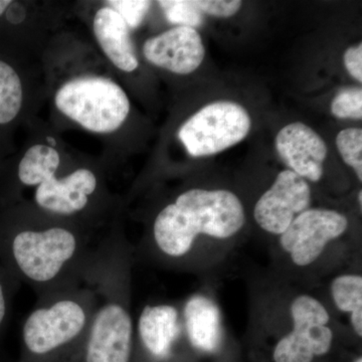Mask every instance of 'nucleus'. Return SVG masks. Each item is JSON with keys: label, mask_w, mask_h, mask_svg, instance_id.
<instances>
[{"label": "nucleus", "mask_w": 362, "mask_h": 362, "mask_svg": "<svg viewBox=\"0 0 362 362\" xmlns=\"http://www.w3.org/2000/svg\"><path fill=\"white\" fill-rule=\"evenodd\" d=\"M263 303L254 327L270 340L272 361L314 362L329 354L337 337L335 322L320 299L290 289L275 292Z\"/></svg>", "instance_id": "nucleus-2"}, {"label": "nucleus", "mask_w": 362, "mask_h": 362, "mask_svg": "<svg viewBox=\"0 0 362 362\" xmlns=\"http://www.w3.org/2000/svg\"><path fill=\"white\" fill-rule=\"evenodd\" d=\"M59 113L85 130L109 134L122 127L131 110L129 98L120 85L100 76H78L57 90Z\"/></svg>", "instance_id": "nucleus-4"}, {"label": "nucleus", "mask_w": 362, "mask_h": 362, "mask_svg": "<svg viewBox=\"0 0 362 362\" xmlns=\"http://www.w3.org/2000/svg\"><path fill=\"white\" fill-rule=\"evenodd\" d=\"M106 4L120 14L130 30H136L141 25L152 2L146 0H113L107 1Z\"/></svg>", "instance_id": "nucleus-21"}, {"label": "nucleus", "mask_w": 362, "mask_h": 362, "mask_svg": "<svg viewBox=\"0 0 362 362\" xmlns=\"http://www.w3.org/2000/svg\"><path fill=\"white\" fill-rule=\"evenodd\" d=\"M96 309L83 294L59 295L37 307L23 322L21 338L25 351L44 356L87 335Z\"/></svg>", "instance_id": "nucleus-6"}, {"label": "nucleus", "mask_w": 362, "mask_h": 362, "mask_svg": "<svg viewBox=\"0 0 362 362\" xmlns=\"http://www.w3.org/2000/svg\"><path fill=\"white\" fill-rule=\"evenodd\" d=\"M338 151L343 160L356 171L357 178L362 181V130L347 128L340 131L337 137Z\"/></svg>", "instance_id": "nucleus-19"}, {"label": "nucleus", "mask_w": 362, "mask_h": 362, "mask_svg": "<svg viewBox=\"0 0 362 362\" xmlns=\"http://www.w3.org/2000/svg\"><path fill=\"white\" fill-rule=\"evenodd\" d=\"M312 189L290 169L281 171L254 207V218L264 232L280 237L299 214L310 209Z\"/></svg>", "instance_id": "nucleus-9"}, {"label": "nucleus", "mask_w": 362, "mask_h": 362, "mask_svg": "<svg viewBox=\"0 0 362 362\" xmlns=\"http://www.w3.org/2000/svg\"><path fill=\"white\" fill-rule=\"evenodd\" d=\"M276 149L290 170L305 180L318 182L322 178L327 146L306 124L291 123L283 127L276 137Z\"/></svg>", "instance_id": "nucleus-11"}, {"label": "nucleus", "mask_w": 362, "mask_h": 362, "mask_svg": "<svg viewBox=\"0 0 362 362\" xmlns=\"http://www.w3.org/2000/svg\"><path fill=\"white\" fill-rule=\"evenodd\" d=\"M11 284L13 278L0 265V333L6 328L11 312Z\"/></svg>", "instance_id": "nucleus-23"}, {"label": "nucleus", "mask_w": 362, "mask_h": 362, "mask_svg": "<svg viewBox=\"0 0 362 362\" xmlns=\"http://www.w3.org/2000/svg\"><path fill=\"white\" fill-rule=\"evenodd\" d=\"M181 312L183 333L190 349L201 356H214L221 351L226 333L218 303L206 293L187 298Z\"/></svg>", "instance_id": "nucleus-13"}, {"label": "nucleus", "mask_w": 362, "mask_h": 362, "mask_svg": "<svg viewBox=\"0 0 362 362\" xmlns=\"http://www.w3.org/2000/svg\"><path fill=\"white\" fill-rule=\"evenodd\" d=\"M251 127V117L244 107L230 101L214 102L182 124L178 138L189 156H211L243 141Z\"/></svg>", "instance_id": "nucleus-7"}, {"label": "nucleus", "mask_w": 362, "mask_h": 362, "mask_svg": "<svg viewBox=\"0 0 362 362\" xmlns=\"http://www.w3.org/2000/svg\"><path fill=\"white\" fill-rule=\"evenodd\" d=\"M134 324L127 299L118 293L95 310L86 335L85 362H130Z\"/></svg>", "instance_id": "nucleus-8"}, {"label": "nucleus", "mask_w": 362, "mask_h": 362, "mask_svg": "<svg viewBox=\"0 0 362 362\" xmlns=\"http://www.w3.org/2000/svg\"><path fill=\"white\" fill-rule=\"evenodd\" d=\"M331 112L337 118L361 120V88H347L340 90L331 103Z\"/></svg>", "instance_id": "nucleus-20"}, {"label": "nucleus", "mask_w": 362, "mask_h": 362, "mask_svg": "<svg viewBox=\"0 0 362 362\" xmlns=\"http://www.w3.org/2000/svg\"><path fill=\"white\" fill-rule=\"evenodd\" d=\"M137 335L152 358L168 361L185 339L180 309L173 304L146 305L138 318Z\"/></svg>", "instance_id": "nucleus-14"}, {"label": "nucleus", "mask_w": 362, "mask_h": 362, "mask_svg": "<svg viewBox=\"0 0 362 362\" xmlns=\"http://www.w3.org/2000/svg\"><path fill=\"white\" fill-rule=\"evenodd\" d=\"M84 249L78 233L69 226H26L11 206L0 213V265L13 279L51 287L78 263Z\"/></svg>", "instance_id": "nucleus-3"}, {"label": "nucleus", "mask_w": 362, "mask_h": 362, "mask_svg": "<svg viewBox=\"0 0 362 362\" xmlns=\"http://www.w3.org/2000/svg\"><path fill=\"white\" fill-rule=\"evenodd\" d=\"M245 225L246 211L237 194L192 188L156 214L149 251L173 268H206L232 251L230 243Z\"/></svg>", "instance_id": "nucleus-1"}, {"label": "nucleus", "mask_w": 362, "mask_h": 362, "mask_svg": "<svg viewBox=\"0 0 362 362\" xmlns=\"http://www.w3.org/2000/svg\"><path fill=\"white\" fill-rule=\"evenodd\" d=\"M194 4L202 14L230 18L240 11L243 2L240 0H194Z\"/></svg>", "instance_id": "nucleus-22"}, {"label": "nucleus", "mask_w": 362, "mask_h": 362, "mask_svg": "<svg viewBox=\"0 0 362 362\" xmlns=\"http://www.w3.org/2000/svg\"><path fill=\"white\" fill-rule=\"evenodd\" d=\"M93 33L106 58L119 70L132 73L139 66L131 30L111 6L100 7L93 18Z\"/></svg>", "instance_id": "nucleus-15"}, {"label": "nucleus", "mask_w": 362, "mask_h": 362, "mask_svg": "<svg viewBox=\"0 0 362 362\" xmlns=\"http://www.w3.org/2000/svg\"><path fill=\"white\" fill-rule=\"evenodd\" d=\"M59 165L61 156L58 150L45 144L33 145L18 161L16 180L23 187H39L40 183L57 175Z\"/></svg>", "instance_id": "nucleus-17"}, {"label": "nucleus", "mask_w": 362, "mask_h": 362, "mask_svg": "<svg viewBox=\"0 0 362 362\" xmlns=\"http://www.w3.org/2000/svg\"><path fill=\"white\" fill-rule=\"evenodd\" d=\"M143 54L153 66L177 75H188L202 65L206 49L195 28L175 26L147 40L143 45Z\"/></svg>", "instance_id": "nucleus-10"}, {"label": "nucleus", "mask_w": 362, "mask_h": 362, "mask_svg": "<svg viewBox=\"0 0 362 362\" xmlns=\"http://www.w3.org/2000/svg\"><path fill=\"white\" fill-rule=\"evenodd\" d=\"M352 362H362V357L361 356H357L356 359H354Z\"/></svg>", "instance_id": "nucleus-26"}, {"label": "nucleus", "mask_w": 362, "mask_h": 362, "mask_svg": "<svg viewBox=\"0 0 362 362\" xmlns=\"http://www.w3.org/2000/svg\"><path fill=\"white\" fill-rule=\"evenodd\" d=\"M349 230V220L335 209L310 207L278 237V254L298 274L318 270Z\"/></svg>", "instance_id": "nucleus-5"}, {"label": "nucleus", "mask_w": 362, "mask_h": 362, "mask_svg": "<svg viewBox=\"0 0 362 362\" xmlns=\"http://www.w3.org/2000/svg\"><path fill=\"white\" fill-rule=\"evenodd\" d=\"M157 4L169 23L173 25L195 28L204 23V14L195 7L192 0H162Z\"/></svg>", "instance_id": "nucleus-18"}, {"label": "nucleus", "mask_w": 362, "mask_h": 362, "mask_svg": "<svg viewBox=\"0 0 362 362\" xmlns=\"http://www.w3.org/2000/svg\"><path fill=\"white\" fill-rule=\"evenodd\" d=\"M344 66L347 71L359 83L362 82V45L350 47L344 52Z\"/></svg>", "instance_id": "nucleus-24"}, {"label": "nucleus", "mask_w": 362, "mask_h": 362, "mask_svg": "<svg viewBox=\"0 0 362 362\" xmlns=\"http://www.w3.org/2000/svg\"><path fill=\"white\" fill-rule=\"evenodd\" d=\"M331 301L335 310L349 319V327L357 338L362 337V276L342 272L331 280Z\"/></svg>", "instance_id": "nucleus-16"}, {"label": "nucleus", "mask_w": 362, "mask_h": 362, "mask_svg": "<svg viewBox=\"0 0 362 362\" xmlns=\"http://www.w3.org/2000/svg\"><path fill=\"white\" fill-rule=\"evenodd\" d=\"M98 178L92 170L78 168L70 175L49 180L35 187V201L45 213L71 216L82 213L96 192Z\"/></svg>", "instance_id": "nucleus-12"}, {"label": "nucleus", "mask_w": 362, "mask_h": 362, "mask_svg": "<svg viewBox=\"0 0 362 362\" xmlns=\"http://www.w3.org/2000/svg\"><path fill=\"white\" fill-rule=\"evenodd\" d=\"M357 202H359V207H362V190H359L358 194H357Z\"/></svg>", "instance_id": "nucleus-25"}]
</instances>
